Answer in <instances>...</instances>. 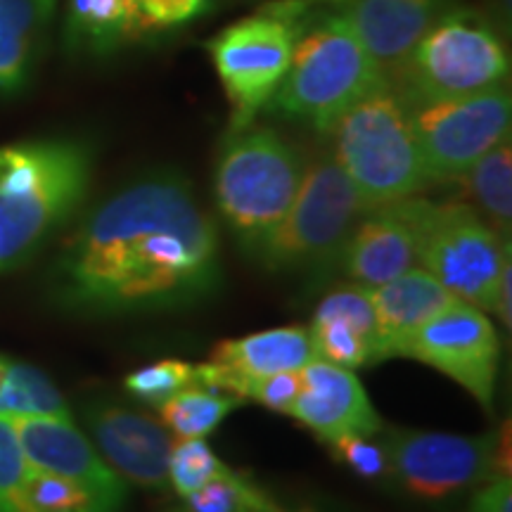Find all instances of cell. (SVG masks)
<instances>
[{
	"label": "cell",
	"mask_w": 512,
	"mask_h": 512,
	"mask_svg": "<svg viewBox=\"0 0 512 512\" xmlns=\"http://www.w3.org/2000/svg\"><path fill=\"white\" fill-rule=\"evenodd\" d=\"M219 285V233L174 171L140 176L100 202L50 273L55 302L88 316L181 309Z\"/></svg>",
	"instance_id": "cell-1"
},
{
	"label": "cell",
	"mask_w": 512,
	"mask_h": 512,
	"mask_svg": "<svg viewBox=\"0 0 512 512\" xmlns=\"http://www.w3.org/2000/svg\"><path fill=\"white\" fill-rule=\"evenodd\" d=\"M93 152L50 138L0 147V273L34 254L79 209Z\"/></svg>",
	"instance_id": "cell-2"
},
{
	"label": "cell",
	"mask_w": 512,
	"mask_h": 512,
	"mask_svg": "<svg viewBox=\"0 0 512 512\" xmlns=\"http://www.w3.org/2000/svg\"><path fill=\"white\" fill-rule=\"evenodd\" d=\"M384 83L389 81L356 31L318 0H311L294 41L290 67L266 110L330 133L351 105Z\"/></svg>",
	"instance_id": "cell-3"
},
{
	"label": "cell",
	"mask_w": 512,
	"mask_h": 512,
	"mask_svg": "<svg viewBox=\"0 0 512 512\" xmlns=\"http://www.w3.org/2000/svg\"><path fill=\"white\" fill-rule=\"evenodd\" d=\"M330 133L335 140L332 157L366 211L408 200L425 188L411 107L389 83L351 105Z\"/></svg>",
	"instance_id": "cell-4"
},
{
	"label": "cell",
	"mask_w": 512,
	"mask_h": 512,
	"mask_svg": "<svg viewBox=\"0 0 512 512\" xmlns=\"http://www.w3.org/2000/svg\"><path fill=\"white\" fill-rule=\"evenodd\" d=\"M304 169L302 150L275 128H230L216 159L214 195L223 221L245 252L285 219Z\"/></svg>",
	"instance_id": "cell-5"
},
{
	"label": "cell",
	"mask_w": 512,
	"mask_h": 512,
	"mask_svg": "<svg viewBox=\"0 0 512 512\" xmlns=\"http://www.w3.org/2000/svg\"><path fill=\"white\" fill-rule=\"evenodd\" d=\"M366 214L337 159L320 155L306 162L302 185L285 219L249 254L275 273H316L339 261L351 230Z\"/></svg>",
	"instance_id": "cell-6"
},
{
	"label": "cell",
	"mask_w": 512,
	"mask_h": 512,
	"mask_svg": "<svg viewBox=\"0 0 512 512\" xmlns=\"http://www.w3.org/2000/svg\"><path fill=\"white\" fill-rule=\"evenodd\" d=\"M508 74L510 57L496 29L453 5L415 43L389 86L406 105H418L491 91L503 86Z\"/></svg>",
	"instance_id": "cell-7"
},
{
	"label": "cell",
	"mask_w": 512,
	"mask_h": 512,
	"mask_svg": "<svg viewBox=\"0 0 512 512\" xmlns=\"http://www.w3.org/2000/svg\"><path fill=\"white\" fill-rule=\"evenodd\" d=\"M311 0H271L254 15L207 41L211 62L230 102V128L254 124L292 62L294 41Z\"/></svg>",
	"instance_id": "cell-8"
},
{
	"label": "cell",
	"mask_w": 512,
	"mask_h": 512,
	"mask_svg": "<svg viewBox=\"0 0 512 512\" xmlns=\"http://www.w3.org/2000/svg\"><path fill=\"white\" fill-rule=\"evenodd\" d=\"M415 228L418 264L463 302L489 311L491 294L510 256V235H501L463 202L403 200Z\"/></svg>",
	"instance_id": "cell-9"
},
{
	"label": "cell",
	"mask_w": 512,
	"mask_h": 512,
	"mask_svg": "<svg viewBox=\"0 0 512 512\" xmlns=\"http://www.w3.org/2000/svg\"><path fill=\"white\" fill-rule=\"evenodd\" d=\"M377 434L387 453V479L418 501H444L486 479L508 475L510 465L503 463L508 439L494 434L460 437L403 427H382Z\"/></svg>",
	"instance_id": "cell-10"
},
{
	"label": "cell",
	"mask_w": 512,
	"mask_h": 512,
	"mask_svg": "<svg viewBox=\"0 0 512 512\" xmlns=\"http://www.w3.org/2000/svg\"><path fill=\"white\" fill-rule=\"evenodd\" d=\"M408 107L427 183L460 181L472 164L510 136L512 102L503 86Z\"/></svg>",
	"instance_id": "cell-11"
},
{
	"label": "cell",
	"mask_w": 512,
	"mask_h": 512,
	"mask_svg": "<svg viewBox=\"0 0 512 512\" xmlns=\"http://www.w3.org/2000/svg\"><path fill=\"white\" fill-rule=\"evenodd\" d=\"M501 337L486 311L458 299L427 320L399 356L415 358L467 389L489 411L501 368Z\"/></svg>",
	"instance_id": "cell-12"
},
{
	"label": "cell",
	"mask_w": 512,
	"mask_h": 512,
	"mask_svg": "<svg viewBox=\"0 0 512 512\" xmlns=\"http://www.w3.org/2000/svg\"><path fill=\"white\" fill-rule=\"evenodd\" d=\"M83 420L95 448L124 482L143 489L169 484V456L174 439L164 425L124 403L95 399L83 406Z\"/></svg>",
	"instance_id": "cell-13"
},
{
	"label": "cell",
	"mask_w": 512,
	"mask_h": 512,
	"mask_svg": "<svg viewBox=\"0 0 512 512\" xmlns=\"http://www.w3.org/2000/svg\"><path fill=\"white\" fill-rule=\"evenodd\" d=\"M356 31L384 79L392 83L415 43L427 34L451 0H318Z\"/></svg>",
	"instance_id": "cell-14"
},
{
	"label": "cell",
	"mask_w": 512,
	"mask_h": 512,
	"mask_svg": "<svg viewBox=\"0 0 512 512\" xmlns=\"http://www.w3.org/2000/svg\"><path fill=\"white\" fill-rule=\"evenodd\" d=\"M299 377L302 387L287 415L318 439L330 444L347 434H377L384 427L361 380L349 368L316 358L299 370Z\"/></svg>",
	"instance_id": "cell-15"
},
{
	"label": "cell",
	"mask_w": 512,
	"mask_h": 512,
	"mask_svg": "<svg viewBox=\"0 0 512 512\" xmlns=\"http://www.w3.org/2000/svg\"><path fill=\"white\" fill-rule=\"evenodd\" d=\"M29 467L74 479L126 503V482L107 465L100 451L76 430L72 420L17 415L10 418Z\"/></svg>",
	"instance_id": "cell-16"
},
{
	"label": "cell",
	"mask_w": 512,
	"mask_h": 512,
	"mask_svg": "<svg viewBox=\"0 0 512 512\" xmlns=\"http://www.w3.org/2000/svg\"><path fill=\"white\" fill-rule=\"evenodd\" d=\"M344 273L361 287H380L418 264L415 228L403 200L368 211L339 254Z\"/></svg>",
	"instance_id": "cell-17"
},
{
	"label": "cell",
	"mask_w": 512,
	"mask_h": 512,
	"mask_svg": "<svg viewBox=\"0 0 512 512\" xmlns=\"http://www.w3.org/2000/svg\"><path fill=\"white\" fill-rule=\"evenodd\" d=\"M377 325L380 358L399 356L403 344L418 332L427 320L439 316L458 297L427 273L425 268H408L394 280L368 290Z\"/></svg>",
	"instance_id": "cell-18"
},
{
	"label": "cell",
	"mask_w": 512,
	"mask_h": 512,
	"mask_svg": "<svg viewBox=\"0 0 512 512\" xmlns=\"http://www.w3.org/2000/svg\"><path fill=\"white\" fill-rule=\"evenodd\" d=\"M309 332L320 361L349 370L382 361L368 287L354 285L328 294L316 309Z\"/></svg>",
	"instance_id": "cell-19"
},
{
	"label": "cell",
	"mask_w": 512,
	"mask_h": 512,
	"mask_svg": "<svg viewBox=\"0 0 512 512\" xmlns=\"http://www.w3.org/2000/svg\"><path fill=\"white\" fill-rule=\"evenodd\" d=\"M316 358L311 332L297 325L226 339L211 351V361L249 377L302 370Z\"/></svg>",
	"instance_id": "cell-20"
},
{
	"label": "cell",
	"mask_w": 512,
	"mask_h": 512,
	"mask_svg": "<svg viewBox=\"0 0 512 512\" xmlns=\"http://www.w3.org/2000/svg\"><path fill=\"white\" fill-rule=\"evenodd\" d=\"M50 17L46 0H0V95L27 86Z\"/></svg>",
	"instance_id": "cell-21"
},
{
	"label": "cell",
	"mask_w": 512,
	"mask_h": 512,
	"mask_svg": "<svg viewBox=\"0 0 512 512\" xmlns=\"http://www.w3.org/2000/svg\"><path fill=\"white\" fill-rule=\"evenodd\" d=\"M64 43L95 57L124 48L131 43V0H67Z\"/></svg>",
	"instance_id": "cell-22"
},
{
	"label": "cell",
	"mask_w": 512,
	"mask_h": 512,
	"mask_svg": "<svg viewBox=\"0 0 512 512\" xmlns=\"http://www.w3.org/2000/svg\"><path fill=\"white\" fill-rule=\"evenodd\" d=\"M124 501L74 479L29 467L8 512H121Z\"/></svg>",
	"instance_id": "cell-23"
},
{
	"label": "cell",
	"mask_w": 512,
	"mask_h": 512,
	"mask_svg": "<svg viewBox=\"0 0 512 512\" xmlns=\"http://www.w3.org/2000/svg\"><path fill=\"white\" fill-rule=\"evenodd\" d=\"M470 195V207L482 214V219L494 226L501 235H510L512 221V152L505 138L494 150L467 169L460 178Z\"/></svg>",
	"instance_id": "cell-24"
},
{
	"label": "cell",
	"mask_w": 512,
	"mask_h": 512,
	"mask_svg": "<svg viewBox=\"0 0 512 512\" xmlns=\"http://www.w3.org/2000/svg\"><path fill=\"white\" fill-rule=\"evenodd\" d=\"M0 415H41V418L72 420L69 403L46 373L36 366L5 356V375L0 384Z\"/></svg>",
	"instance_id": "cell-25"
},
{
	"label": "cell",
	"mask_w": 512,
	"mask_h": 512,
	"mask_svg": "<svg viewBox=\"0 0 512 512\" xmlns=\"http://www.w3.org/2000/svg\"><path fill=\"white\" fill-rule=\"evenodd\" d=\"M242 403L245 401L233 394L188 387L162 403L159 413H162V425L169 427L178 439H204L219 430L226 415L240 408Z\"/></svg>",
	"instance_id": "cell-26"
},
{
	"label": "cell",
	"mask_w": 512,
	"mask_h": 512,
	"mask_svg": "<svg viewBox=\"0 0 512 512\" xmlns=\"http://www.w3.org/2000/svg\"><path fill=\"white\" fill-rule=\"evenodd\" d=\"M223 3L226 0H131V43L174 36Z\"/></svg>",
	"instance_id": "cell-27"
},
{
	"label": "cell",
	"mask_w": 512,
	"mask_h": 512,
	"mask_svg": "<svg viewBox=\"0 0 512 512\" xmlns=\"http://www.w3.org/2000/svg\"><path fill=\"white\" fill-rule=\"evenodd\" d=\"M275 505L271 496L252 479L230 470L214 482L204 484L195 494L183 496L174 512H254Z\"/></svg>",
	"instance_id": "cell-28"
},
{
	"label": "cell",
	"mask_w": 512,
	"mask_h": 512,
	"mask_svg": "<svg viewBox=\"0 0 512 512\" xmlns=\"http://www.w3.org/2000/svg\"><path fill=\"white\" fill-rule=\"evenodd\" d=\"M230 467L211 451L204 439H183L171 446L169 484L178 496H190L204 484L228 475Z\"/></svg>",
	"instance_id": "cell-29"
},
{
	"label": "cell",
	"mask_w": 512,
	"mask_h": 512,
	"mask_svg": "<svg viewBox=\"0 0 512 512\" xmlns=\"http://www.w3.org/2000/svg\"><path fill=\"white\" fill-rule=\"evenodd\" d=\"M124 387L138 401L159 408L174 394L195 387V366L188 361H178V358H166V361H157L128 375Z\"/></svg>",
	"instance_id": "cell-30"
},
{
	"label": "cell",
	"mask_w": 512,
	"mask_h": 512,
	"mask_svg": "<svg viewBox=\"0 0 512 512\" xmlns=\"http://www.w3.org/2000/svg\"><path fill=\"white\" fill-rule=\"evenodd\" d=\"M330 448L339 463L347 465L356 477L368 479V482L387 479V453L377 434H347V437L330 441Z\"/></svg>",
	"instance_id": "cell-31"
},
{
	"label": "cell",
	"mask_w": 512,
	"mask_h": 512,
	"mask_svg": "<svg viewBox=\"0 0 512 512\" xmlns=\"http://www.w3.org/2000/svg\"><path fill=\"white\" fill-rule=\"evenodd\" d=\"M299 387H302V377L299 370H290V373H275L264 377H240L238 396L242 401L252 399L261 406L271 408L278 413H290L294 399H297Z\"/></svg>",
	"instance_id": "cell-32"
},
{
	"label": "cell",
	"mask_w": 512,
	"mask_h": 512,
	"mask_svg": "<svg viewBox=\"0 0 512 512\" xmlns=\"http://www.w3.org/2000/svg\"><path fill=\"white\" fill-rule=\"evenodd\" d=\"M29 475V463L10 418L0 415V512H8Z\"/></svg>",
	"instance_id": "cell-33"
},
{
	"label": "cell",
	"mask_w": 512,
	"mask_h": 512,
	"mask_svg": "<svg viewBox=\"0 0 512 512\" xmlns=\"http://www.w3.org/2000/svg\"><path fill=\"white\" fill-rule=\"evenodd\" d=\"M470 512H512V482L510 475L486 479L482 489L472 496Z\"/></svg>",
	"instance_id": "cell-34"
},
{
	"label": "cell",
	"mask_w": 512,
	"mask_h": 512,
	"mask_svg": "<svg viewBox=\"0 0 512 512\" xmlns=\"http://www.w3.org/2000/svg\"><path fill=\"white\" fill-rule=\"evenodd\" d=\"M512 264H510V256L505 259L503 271L498 275V283L494 287V294H491V306L489 311L496 313V318L501 320V325L505 330H510L512 325Z\"/></svg>",
	"instance_id": "cell-35"
},
{
	"label": "cell",
	"mask_w": 512,
	"mask_h": 512,
	"mask_svg": "<svg viewBox=\"0 0 512 512\" xmlns=\"http://www.w3.org/2000/svg\"><path fill=\"white\" fill-rule=\"evenodd\" d=\"M254 512H332V510H325V508H320V505H302V508H292V510H285V508H280L278 503H275V505H271V508H266V510H254Z\"/></svg>",
	"instance_id": "cell-36"
},
{
	"label": "cell",
	"mask_w": 512,
	"mask_h": 512,
	"mask_svg": "<svg viewBox=\"0 0 512 512\" xmlns=\"http://www.w3.org/2000/svg\"><path fill=\"white\" fill-rule=\"evenodd\" d=\"M3 375H5V356H0V384H3Z\"/></svg>",
	"instance_id": "cell-37"
},
{
	"label": "cell",
	"mask_w": 512,
	"mask_h": 512,
	"mask_svg": "<svg viewBox=\"0 0 512 512\" xmlns=\"http://www.w3.org/2000/svg\"><path fill=\"white\" fill-rule=\"evenodd\" d=\"M46 3L50 5V8H53V10H55V0H46Z\"/></svg>",
	"instance_id": "cell-38"
}]
</instances>
